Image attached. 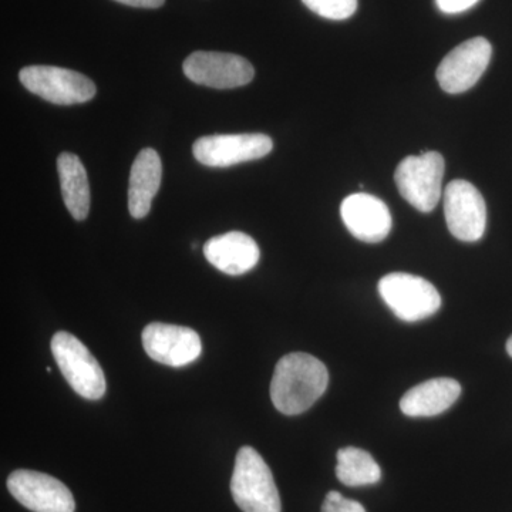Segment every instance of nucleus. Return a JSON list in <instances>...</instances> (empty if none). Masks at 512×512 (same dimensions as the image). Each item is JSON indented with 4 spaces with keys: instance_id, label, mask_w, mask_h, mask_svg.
Returning <instances> with one entry per match:
<instances>
[{
    "instance_id": "a211bd4d",
    "label": "nucleus",
    "mask_w": 512,
    "mask_h": 512,
    "mask_svg": "<svg viewBox=\"0 0 512 512\" xmlns=\"http://www.w3.org/2000/svg\"><path fill=\"white\" fill-rule=\"evenodd\" d=\"M336 476L348 487H363L379 483L382 470L372 454L362 448L345 447L338 453Z\"/></svg>"
},
{
    "instance_id": "6e6552de",
    "label": "nucleus",
    "mask_w": 512,
    "mask_h": 512,
    "mask_svg": "<svg viewBox=\"0 0 512 512\" xmlns=\"http://www.w3.org/2000/svg\"><path fill=\"white\" fill-rule=\"evenodd\" d=\"M274 147L265 134H217L195 141L192 154L207 167H231L268 156Z\"/></svg>"
},
{
    "instance_id": "ddd939ff",
    "label": "nucleus",
    "mask_w": 512,
    "mask_h": 512,
    "mask_svg": "<svg viewBox=\"0 0 512 512\" xmlns=\"http://www.w3.org/2000/svg\"><path fill=\"white\" fill-rule=\"evenodd\" d=\"M340 215L350 234L359 241L376 244L392 231V214L375 195L365 192L349 195L340 205Z\"/></svg>"
},
{
    "instance_id": "f8f14e48",
    "label": "nucleus",
    "mask_w": 512,
    "mask_h": 512,
    "mask_svg": "<svg viewBox=\"0 0 512 512\" xmlns=\"http://www.w3.org/2000/svg\"><path fill=\"white\" fill-rule=\"evenodd\" d=\"M141 338L147 355L161 365L183 367L201 356L200 335L184 326L151 323Z\"/></svg>"
},
{
    "instance_id": "423d86ee",
    "label": "nucleus",
    "mask_w": 512,
    "mask_h": 512,
    "mask_svg": "<svg viewBox=\"0 0 512 512\" xmlns=\"http://www.w3.org/2000/svg\"><path fill=\"white\" fill-rule=\"evenodd\" d=\"M19 79L30 93L60 106L86 103L97 92L89 77L63 67L28 66L20 70Z\"/></svg>"
},
{
    "instance_id": "2eb2a0df",
    "label": "nucleus",
    "mask_w": 512,
    "mask_h": 512,
    "mask_svg": "<svg viewBox=\"0 0 512 512\" xmlns=\"http://www.w3.org/2000/svg\"><path fill=\"white\" fill-rule=\"evenodd\" d=\"M163 164L156 150L144 148L134 160L128 187V211L131 217L141 220L151 210L154 198L160 190Z\"/></svg>"
},
{
    "instance_id": "5701e85b",
    "label": "nucleus",
    "mask_w": 512,
    "mask_h": 512,
    "mask_svg": "<svg viewBox=\"0 0 512 512\" xmlns=\"http://www.w3.org/2000/svg\"><path fill=\"white\" fill-rule=\"evenodd\" d=\"M507 352H508V355H510L512 357V336L510 339H508V342H507Z\"/></svg>"
},
{
    "instance_id": "dca6fc26",
    "label": "nucleus",
    "mask_w": 512,
    "mask_h": 512,
    "mask_svg": "<svg viewBox=\"0 0 512 512\" xmlns=\"http://www.w3.org/2000/svg\"><path fill=\"white\" fill-rule=\"evenodd\" d=\"M461 386L450 377H437L417 384L404 394L400 409L409 417H433L446 412L457 402Z\"/></svg>"
},
{
    "instance_id": "412c9836",
    "label": "nucleus",
    "mask_w": 512,
    "mask_h": 512,
    "mask_svg": "<svg viewBox=\"0 0 512 512\" xmlns=\"http://www.w3.org/2000/svg\"><path fill=\"white\" fill-rule=\"evenodd\" d=\"M480 0H436L437 8L446 15H457L476 6Z\"/></svg>"
},
{
    "instance_id": "0eeeda50",
    "label": "nucleus",
    "mask_w": 512,
    "mask_h": 512,
    "mask_svg": "<svg viewBox=\"0 0 512 512\" xmlns=\"http://www.w3.org/2000/svg\"><path fill=\"white\" fill-rule=\"evenodd\" d=\"M444 214L448 231L464 242L483 238L487 228V205L481 192L466 180H454L444 191Z\"/></svg>"
},
{
    "instance_id": "9b49d317",
    "label": "nucleus",
    "mask_w": 512,
    "mask_h": 512,
    "mask_svg": "<svg viewBox=\"0 0 512 512\" xmlns=\"http://www.w3.org/2000/svg\"><path fill=\"white\" fill-rule=\"evenodd\" d=\"M10 494L33 512H74L72 491L52 476L32 470H18L8 478Z\"/></svg>"
},
{
    "instance_id": "1a4fd4ad",
    "label": "nucleus",
    "mask_w": 512,
    "mask_h": 512,
    "mask_svg": "<svg viewBox=\"0 0 512 512\" xmlns=\"http://www.w3.org/2000/svg\"><path fill=\"white\" fill-rule=\"evenodd\" d=\"M493 47L484 37H474L451 50L437 69V80L446 93L460 94L476 86L490 64Z\"/></svg>"
},
{
    "instance_id": "9d476101",
    "label": "nucleus",
    "mask_w": 512,
    "mask_h": 512,
    "mask_svg": "<svg viewBox=\"0 0 512 512\" xmlns=\"http://www.w3.org/2000/svg\"><path fill=\"white\" fill-rule=\"evenodd\" d=\"M191 82L212 89H235L251 83L255 69L247 59L231 53L195 52L184 62Z\"/></svg>"
},
{
    "instance_id": "7ed1b4c3",
    "label": "nucleus",
    "mask_w": 512,
    "mask_h": 512,
    "mask_svg": "<svg viewBox=\"0 0 512 512\" xmlns=\"http://www.w3.org/2000/svg\"><path fill=\"white\" fill-rule=\"evenodd\" d=\"M50 346L60 372L74 392L89 400L104 396L107 384L103 369L76 336L57 332Z\"/></svg>"
},
{
    "instance_id": "f03ea898",
    "label": "nucleus",
    "mask_w": 512,
    "mask_h": 512,
    "mask_svg": "<svg viewBox=\"0 0 512 512\" xmlns=\"http://www.w3.org/2000/svg\"><path fill=\"white\" fill-rule=\"evenodd\" d=\"M231 493L242 512H281V497L271 468L252 447H242L235 460Z\"/></svg>"
},
{
    "instance_id": "39448f33",
    "label": "nucleus",
    "mask_w": 512,
    "mask_h": 512,
    "mask_svg": "<svg viewBox=\"0 0 512 512\" xmlns=\"http://www.w3.org/2000/svg\"><path fill=\"white\" fill-rule=\"evenodd\" d=\"M380 296L397 318L417 322L439 311L441 296L433 284L420 276L393 272L379 282Z\"/></svg>"
},
{
    "instance_id": "f257e3e1",
    "label": "nucleus",
    "mask_w": 512,
    "mask_h": 512,
    "mask_svg": "<svg viewBox=\"0 0 512 512\" xmlns=\"http://www.w3.org/2000/svg\"><path fill=\"white\" fill-rule=\"evenodd\" d=\"M326 366L308 353H289L279 360L271 383L276 410L296 416L311 409L328 389Z\"/></svg>"
},
{
    "instance_id": "aec40b11",
    "label": "nucleus",
    "mask_w": 512,
    "mask_h": 512,
    "mask_svg": "<svg viewBox=\"0 0 512 512\" xmlns=\"http://www.w3.org/2000/svg\"><path fill=\"white\" fill-rule=\"evenodd\" d=\"M322 512H366L363 505L343 497L338 491H330L323 501Z\"/></svg>"
},
{
    "instance_id": "6ab92c4d",
    "label": "nucleus",
    "mask_w": 512,
    "mask_h": 512,
    "mask_svg": "<svg viewBox=\"0 0 512 512\" xmlns=\"http://www.w3.org/2000/svg\"><path fill=\"white\" fill-rule=\"evenodd\" d=\"M303 5L320 18L346 20L357 10V0H302Z\"/></svg>"
},
{
    "instance_id": "4468645a",
    "label": "nucleus",
    "mask_w": 512,
    "mask_h": 512,
    "mask_svg": "<svg viewBox=\"0 0 512 512\" xmlns=\"http://www.w3.org/2000/svg\"><path fill=\"white\" fill-rule=\"evenodd\" d=\"M207 261L224 274L238 276L254 269L259 261L258 244L244 232H228L205 244Z\"/></svg>"
},
{
    "instance_id": "4be33fe9",
    "label": "nucleus",
    "mask_w": 512,
    "mask_h": 512,
    "mask_svg": "<svg viewBox=\"0 0 512 512\" xmlns=\"http://www.w3.org/2000/svg\"><path fill=\"white\" fill-rule=\"evenodd\" d=\"M116 2L133 6V8L157 9L164 5L165 0H116Z\"/></svg>"
},
{
    "instance_id": "f3484780",
    "label": "nucleus",
    "mask_w": 512,
    "mask_h": 512,
    "mask_svg": "<svg viewBox=\"0 0 512 512\" xmlns=\"http://www.w3.org/2000/svg\"><path fill=\"white\" fill-rule=\"evenodd\" d=\"M57 171L67 210L74 220H86L90 211V187L82 161L74 154H60L57 158Z\"/></svg>"
},
{
    "instance_id": "20e7f679",
    "label": "nucleus",
    "mask_w": 512,
    "mask_h": 512,
    "mask_svg": "<svg viewBox=\"0 0 512 512\" xmlns=\"http://www.w3.org/2000/svg\"><path fill=\"white\" fill-rule=\"evenodd\" d=\"M444 158L436 151L404 158L397 165L394 181L404 200L420 212H431L439 204L444 177Z\"/></svg>"
}]
</instances>
